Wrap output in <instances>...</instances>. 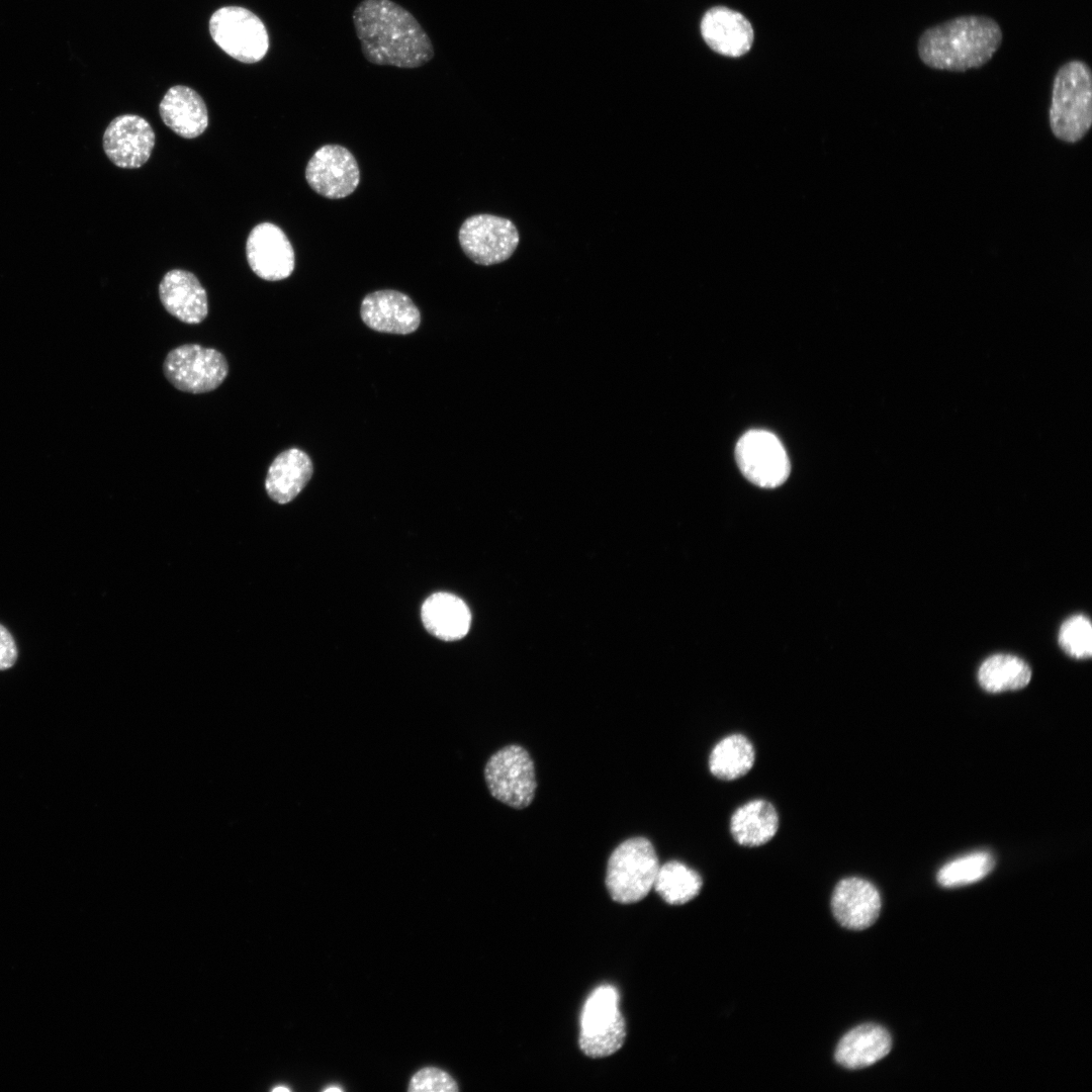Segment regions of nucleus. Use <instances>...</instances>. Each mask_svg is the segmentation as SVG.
Returning a JSON list of instances; mask_svg holds the SVG:
<instances>
[{
  "mask_svg": "<svg viewBox=\"0 0 1092 1092\" xmlns=\"http://www.w3.org/2000/svg\"><path fill=\"white\" fill-rule=\"evenodd\" d=\"M352 21L365 60L376 66L417 69L435 57L431 37L419 20L392 0H362Z\"/></svg>",
  "mask_w": 1092,
  "mask_h": 1092,
  "instance_id": "f257e3e1",
  "label": "nucleus"
},
{
  "mask_svg": "<svg viewBox=\"0 0 1092 1092\" xmlns=\"http://www.w3.org/2000/svg\"><path fill=\"white\" fill-rule=\"evenodd\" d=\"M1002 30L992 18L965 15L926 29L918 41V54L928 67L965 72L988 63L999 49Z\"/></svg>",
  "mask_w": 1092,
  "mask_h": 1092,
  "instance_id": "f03ea898",
  "label": "nucleus"
},
{
  "mask_svg": "<svg viewBox=\"0 0 1092 1092\" xmlns=\"http://www.w3.org/2000/svg\"><path fill=\"white\" fill-rule=\"evenodd\" d=\"M1049 121L1054 135L1065 143L1081 141L1092 124V76L1088 65L1074 60L1057 72Z\"/></svg>",
  "mask_w": 1092,
  "mask_h": 1092,
  "instance_id": "7ed1b4c3",
  "label": "nucleus"
},
{
  "mask_svg": "<svg viewBox=\"0 0 1092 1092\" xmlns=\"http://www.w3.org/2000/svg\"><path fill=\"white\" fill-rule=\"evenodd\" d=\"M659 866L647 838L638 836L623 841L608 860L606 886L610 896L622 904L642 900L653 889Z\"/></svg>",
  "mask_w": 1092,
  "mask_h": 1092,
  "instance_id": "20e7f679",
  "label": "nucleus"
},
{
  "mask_svg": "<svg viewBox=\"0 0 1092 1092\" xmlns=\"http://www.w3.org/2000/svg\"><path fill=\"white\" fill-rule=\"evenodd\" d=\"M626 1037L625 1020L619 1010V993L605 985L584 1003L580 1018L579 1046L590 1058H605L619 1051Z\"/></svg>",
  "mask_w": 1092,
  "mask_h": 1092,
  "instance_id": "39448f33",
  "label": "nucleus"
},
{
  "mask_svg": "<svg viewBox=\"0 0 1092 1092\" xmlns=\"http://www.w3.org/2000/svg\"><path fill=\"white\" fill-rule=\"evenodd\" d=\"M484 779L490 795L510 807L523 809L534 799L537 788L534 762L518 744L505 746L488 758Z\"/></svg>",
  "mask_w": 1092,
  "mask_h": 1092,
  "instance_id": "423d86ee",
  "label": "nucleus"
},
{
  "mask_svg": "<svg viewBox=\"0 0 1092 1092\" xmlns=\"http://www.w3.org/2000/svg\"><path fill=\"white\" fill-rule=\"evenodd\" d=\"M209 31L224 53L242 63H257L268 52L269 36L264 23L244 7L218 8L209 19Z\"/></svg>",
  "mask_w": 1092,
  "mask_h": 1092,
  "instance_id": "0eeeda50",
  "label": "nucleus"
},
{
  "mask_svg": "<svg viewBox=\"0 0 1092 1092\" xmlns=\"http://www.w3.org/2000/svg\"><path fill=\"white\" fill-rule=\"evenodd\" d=\"M168 381L178 390L205 393L216 389L229 373V364L219 351L197 344L171 350L163 363Z\"/></svg>",
  "mask_w": 1092,
  "mask_h": 1092,
  "instance_id": "6e6552de",
  "label": "nucleus"
},
{
  "mask_svg": "<svg viewBox=\"0 0 1092 1092\" xmlns=\"http://www.w3.org/2000/svg\"><path fill=\"white\" fill-rule=\"evenodd\" d=\"M458 238L466 256L484 266L508 260L520 241L513 221L487 213L466 218L460 226Z\"/></svg>",
  "mask_w": 1092,
  "mask_h": 1092,
  "instance_id": "1a4fd4ad",
  "label": "nucleus"
},
{
  "mask_svg": "<svg viewBox=\"0 0 1092 1092\" xmlns=\"http://www.w3.org/2000/svg\"><path fill=\"white\" fill-rule=\"evenodd\" d=\"M735 457L742 474L760 487H777L790 473V461L783 444L767 431L745 433L736 445Z\"/></svg>",
  "mask_w": 1092,
  "mask_h": 1092,
  "instance_id": "9d476101",
  "label": "nucleus"
},
{
  "mask_svg": "<svg viewBox=\"0 0 1092 1092\" xmlns=\"http://www.w3.org/2000/svg\"><path fill=\"white\" fill-rule=\"evenodd\" d=\"M305 179L320 195L339 199L354 192L360 182V171L356 159L348 149L339 145H326L309 159Z\"/></svg>",
  "mask_w": 1092,
  "mask_h": 1092,
  "instance_id": "9b49d317",
  "label": "nucleus"
},
{
  "mask_svg": "<svg viewBox=\"0 0 1092 1092\" xmlns=\"http://www.w3.org/2000/svg\"><path fill=\"white\" fill-rule=\"evenodd\" d=\"M247 261L253 272L267 281L283 280L294 269V251L284 232L274 223L257 224L246 243Z\"/></svg>",
  "mask_w": 1092,
  "mask_h": 1092,
  "instance_id": "f8f14e48",
  "label": "nucleus"
},
{
  "mask_svg": "<svg viewBox=\"0 0 1092 1092\" xmlns=\"http://www.w3.org/2000/svg\"><path fill=\"white\" fill-rule=\"evenodd\" d=\"M103 150L117 167L134 169L151 157L155 132L142 116L123 114L113 118L103 133Z\"/></svg>",
  "mask_w": 1092,
  "mask_h": 1092,
  "instance_id": "ddd939ff",
  "label": "nucleus"
},
{
  "mask_svg": "<svg viewBox=\"0 0 1092 1092\" xmlns=\"http://www.w3.org/2000/svg\"><path fill=\"white\" fill-rule=\"evenodd\" d=\"M362 321L372 330L406 335L420 325L421 314L413 300L396 290H378L367 294L361 303Z\"/></svg>",
  "mask_w": 1092,
  "mask_h": 1092,
  "instance_id": "4468645a",
  "label": "nucleus"
},
{
  "mask_svg": "<svg viewBox=\"0 0 1092 1092\" xmlns=\"http://www.w3.org/2000/svg\"><path fill=\"white\" fill-rule=\"evenodd\" d=\"M882 907L878 889L869 881L850 877L838 882L831 909L835 919L847 929L862 930L878 919Z\"/></svg>",
  "mask_w": 1092,
  "mask_h": 1092,
  "instance_id": "2eb2a0df",
  "label": "nucleus"
},
{
  "mask_svg": "<svg viewBox=\"0 0 1092 1092\" xmlns=\"http://www.w3.org/2000/svg\"><path fill=\"white\" fill-rule=\"evenodd\" d=\"M701 33L716 53L727 57L745 55L753 43V28L741 13L723 6L709 9L701 21Z\"/></svg>",
  "mask_w": 1092,
  "mask_h": 1092,
  "instance_id": "dca6fc26",
  "label": "nucleus"
},
{
  "mask_svg": "<svg viewBox=\"0 0 1092 1092\" xmlns=\"http://www.w3.org/2000/svg\"><path fill=\"white\" fill-rule=\"evenodd\" d=\"M159 296L166 310L185 324H199L208 313L206 291L189 271L167 272L160 282Z\"/></svg>",
  "mask_w": 1092,
  "mask_h": 1092,
  "instance_id": "f3484780",
  "label": "nucleus"
},
{
  "mask_svg": "<svg viewBox=\"0 0 1092 1092\" xmlns=\"http://www.w3.org/2000/svg\"><path fill=\"white\" fill-rule=\"evenodd\" d=\"M159 111L164 123L178 135L194 139L208 125V111L202 97L193 89L176 85L164 95Z\"/></svg>",
  "mask_w": 1092,
  "mask_h": 1092,
  "instance_id": "a211bd4d",
  "label": "nucleus"
},
{
  "mask_svg": "<svg viewBox=\"0 0 1092 1092\" xmlns=\"http://www.w3.org/2000/svg\"><path fill=\"white\" fill-rule=\"evenodd\" d=\"M892 1049V1038L884 1027L867 1023L854 1027L839 1040L835 1061L846 1069L870 1067L884 1059Z\"/></svg>",
  "mask_w": 1092,
  "mask_h": 1092,
  "instance_id": "6ab92c4d",
  "label": "nucleus"
},
{
  "mask_svg": "<svg viewBox=\"0 0 1092 1092\" xmlns=\"http://www.w3.org/2000/svg\"><path fill=\"white\" fill-rule=\"evenodd\" d=\"M309 456L297 448L281 452L269 466L265 488L271 499L287 504L297 496L312 475Z\"/></svg>",
  "mask_w": 1092,
  "mask_h": 1092,
  "instance_id": "aec40b11",
  "label": "nucleus"
},
{
  "mask_svg": "<svg viewBox=\"0 0 1092 1092\" xmlns=\"http://www.w3.org/2000/svg\"><path fill=\"white\" fill-rule=\"evenodd\" d=\"M421 615L427 631L445 641L463 638L471 622L466 604L448 593L430 596L423 604Z\"/></svg>",
  "mask_w": 1092,
  "mask_h": 1092,
  "instance_id": "412c9836",
  "label": "nucleus"
},
{
  "mask_svg": "<svg viewBox=\"0 0 1092 1092\" xmlns=\"http://www.w3.org/2000/svg\"><path fill=\"white\" fill-rule=\"evenodd\" d=\"M779 829L777 809L766 800L756 799L738 807L730 819L734 840L746 847L761 846L770 841Z\"/></svg>",
  "mask_w": 1092,
  "mask_h": 1092,
  "instance_id": "4be33fe9",
  "label": "nucleus"
},
{
  "mask_svg": "<svg viewBox=\"0 0 1092 1092\" xmlns=\"http://www.w3.org/2000/svg\"><path fill=\"white\" fill-rule=\"evenodd\" d=\"M754 759L755 750L749 739L742 734H730L712 748L708 762L714 777L733 781L745 776Z\"/></svg>",
  "mask_w": 1092,
  "mask_h": 1092,
  "instance_id": "5701e85b",
  "label": "nucleus"
},
{
  "mask_svg": "<svg viewBox=\"0 0 1092 1092\" xmlns=\"http://www.w3.org/2000/svg\"><path fill=\"white\" fill-rule=\"evenodd\" d=\"M1030 678L1029 665L1021 658L1010 654H995L988 657L978 671L979 684L989 693L1022 689L1029 684Z\"/></svg>",
  "mask_w": 1092,
  "mask_h": 1092,
  "instance_id": "b1692460",
  "label": "nucleus"
},
{
  "mask_svg": "<svg viewBox=\"0 0 1092 1092\" xmlns=\"http://www.w3.org/2000/svg\"><path fill=\"white\" fill-rule=\"evenodd\" d=\"M701 876L685 863L670 860L659 866L653 889L668 904L681 905L701 891Z\"/></svg>",
  "mask_w": 1092,
  "mask_h": 1092,
  "instance_id": "393cba45",
  "label": "nucleus"
},
{
  "mask_svg": "<svg viewBox=\"0 0 1092 1092\" xmlns=\"http://www.w3.org/2000/svg\"><path fill=\"white\" fill-rule=\"evenodd\" d=\"M995 861L988 851H975L944 864L937 873V882L945 888L966 886L984 879Z\"/></svg>",
  "mask_w": 1092,
  "mask_h": 1092,
  "instance_id": "a878e982",
  "label": "nucleus"
},
{
  "mask_svg": "<svg viewBox=\"0 0 1092 1092\" xmlns=\"http://www.w3.org/2000/svg\"><path fill=\"white\" fill-rule=\"evenodd\" d=\"M1062 649L1077 659H1086L1092 655V627L1084 615H1074L1067 619L1059 632Z\"/></svg>",
  "mask_w": 1092,
  "mask_h": 1092,
  "instance_id": "bb28decb",
  "label": "nucleus"
},
{
  "mask_svg": "<svg viewBox=\"0 0 1092 1092\" xmlns=\"http://www.w3.org/2000/svg\"><path fill=\"white\" fill-rule=\"evenodd\" d=\"M408 1091L456 1092L455 1080L446 1072L435 1067L424 1068L411 1079Z\"/></svg>",
  "mask_w": 1092,
  "mask_h": 1092,
  "instance_id": "cd10ccee",
  "label": "nucleus"
},
{
  "mask_svg": "<svg viewBox=\"0 0 1092 1092\" xmlns=\"http://www.w3.org/2000/svg\"><path fill=\"white\" fill-rule=\"evenodd\" d=\"M17 649L9 631L0 624V670L10 668L16 661Z\"/></svg>",
  "mask_w": 1092,
  "mask_h": 1092,
  "instance_id": "c85d7f7f",
  "label": "nucleus"
},
{
  "mask_svg": "<svg viewBox=\"0 0 1092 1092\" xmlns=\"http://www.w3.org/2000/svg\"><path fill=\"white\" fill-rule=\"evenodd\" d=\"M323 1090H324V1091H327V1092H330V1091H337V1092H339V1091H343V1088H342V1087H339V1086H336V1085H334V1086H328V1087L324 1088Z\"/></svg>",
  "mask_w": 1092,
  "mask_h": 1092,
  "instance_id": "c756f323",
  "label": "nucleus"
},
{
  "mask_svg": "<svg viewBox=\"0 0 1092 1092\" xmlns=\"http://www.w3.org/2000/svg\"><path fill=\"white\" fill-rule=\"evenodd\" d=\"M273 1091H275V1092H277V1091H284V1092H286V1091H289V1088H288V1087H285V1086H278V1087H275V1088H273Z\"/></svg>",
  "mask_w": 1092,
  "mask_h": 1092,
  "instance_id": "7c9ffc66",
  "label": "nucleus"
}]
</instances>
